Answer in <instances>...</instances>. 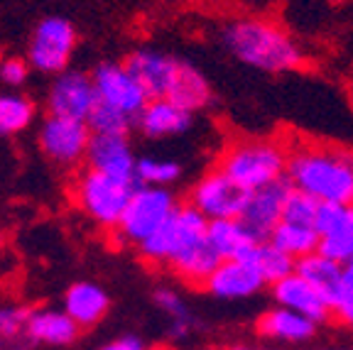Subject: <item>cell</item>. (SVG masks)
Returning <instances> with one entry per match:
<instances>
[{"label": "cell", "mask_w": 353, "mask_h": 350, "mask_svg": "<svg viewBox=\"0 0 353 350\" xmlns=\"http://www.w3.org/2000/svg\"><path fill=\"white\" fill-rule=\"evenodd\" d=\"M219 42L236 61L263 74H292L307 64V52L292 32L268 17H228L219 25Z\"/></svg>", "instance_id": "cell-1"}, {"label": "cell", "mask_w": 353, "mask_h": 350, "mask_svg": "<svg viewBox=\"0 0 353 350\" xmlns=\"http://www.w3.org/2000/svg\"><path fill=\"white\" fill-rule=\"evenodd\" d=\"M287 181L319 203H353V150L309 140L287 143Z\"/></svg>", "instance_id": "cell-2"}, {"label": "cell", "mask_w": 353, "mask_h": 350, "mask_svg": "<svg viewBox=\"0 0 353 350\" xmlns=\"http://www.w3.org/2000/svg\"><path fill=\"white\" fill-rule=\"evenodd\" d=\"M216 167L245 192H258L287 176V143L255 137L233 140L221 150Z\"/></svg>", "instance_id": "cell-3"}, {"label": "cell", "mask_w": 353, "mask_h": 350, "mask_svg": "<svg viewBox=\"0 0 353 350\" xmlns=\"http://www.w3.org/2000/svg\"><path fill=\"white\" fill-rule=\"evenodd\" d=\"M132 189H135V184H130V181L113 179L108 174L83 167L81 172L74 174L69 194H72L74 206L83 218L91 220L96 228L113 233L125 214Z\"/></svg>", "instance_id": "cell-4"}, {"label": "cell", "mask_w": 353, "mask_h": 350, "mask_svg": "<svg viewBox=\"0 0 353 350\" xmlns=\"http://www.w3.org/2000/svg\"><path fill=\"white\" fill-rule=\"evenodd\" d=\"M176 206H179V198L174 196L172 189L135 184L130 201L125 206V214H123L118 228L113 230V238L118 245L138 250L172 218Z\"/></svg>", "instance_id": "cell-5"}, {"label": "cell", "mask_w": 353, "mask_h": 350, "mask_svg": "<svg viewBox=\"0 0 353 350\" xmlns=\"http://www.w3.org/2000/svg\"><path fill=\"white\" fill-rule=\"evenodd\" d=\"M209 220L192 203H179L172 218L138 247V258L150 267H170L179 255L206 240Z\"/></svg>", "instance_id": "cell-6"}, {"label": "cell", "mask_w": 353, "mask_h": 350, "mask_svg": "<svg viewBox=\"0 0 353 350\" xmlns=\"http://www.w3.org/2000/svg\"><path fill=\"white\" fill-rule=\"evenodd\" d=\"M77 47L79 34L72 20H66L64 15H44L30 30L25 59L30 61L32 72L42 76H57L72 69Z\"/></svg>", "instance_id": "cell-7"}, {"label": "cell", "mask_w": 353, "mask_h": 350, "mask_svg": "<svg viewBox=\"0 0 353 350\" xmlns=\"http://www.w3.org/2000/svg\"><path fill=\"white\" fill-rule=\"evenodd\" d=\"M91 137L94 132L88 123L59 118V115H44L37 127L39 152L59 169H79L81 165H86Z\"/></svg>", "instance_id": "cell-8"}, {"label": "cell", "mask_w": 353, "mask_h": 350, "mask_svg": "<svg viewBox=\"0 0 353 350\" xmlns=\"http://www.w3.org/2000/svg\"><path fill=\"white\" fill-rule=\"evenodd\" d=\"M248 196L250 192L236 184L226 172L214 167L192 184L187 203H192L206 220H228L241 218Z\"/></svg>", "instance_id": "cell-9"}, {"label": "cell", "mask_w": 353, "mask_h": 350, "mask_svg": "<svg viewBox=\"0 0 353 350\" xmlns=\"http://www.w3.org/2000/svg\"><path fill=\"white\" fill-rule=\"evenodd\" d=\"M96 105H99V96H96L94 76L81 69H66L52 76L47 93H44L47 115L88 123Z\"/></svg>", "instance_id": "cell-10"}, {"label": "cell", "mask_w": 353, "mask_h": 350, "mask_svg": "<svg viewBox=\"0 0 353 350\" xmlns=\"http://www.w3.org/2000/svg\"><path fill=\"white\" fill-rule=\"evenodd\" d=\"M94 86L99 103L108 105V108L118 110L132 123H138V115L148 105V93L140 86V81L132 76L125 61H101L94 72Z\"/></svg>", "instance_id": "cell-11"}, {"label": "cell", "mask_w": 353, "mask_h": 350, "mask_svg": "<svg viewBox=\"0 0 353 350\" xmlns=\"http://www.w3.org/2000/svg\"><path fill=\"white\" fill-rule=\"evenodd\" d=\"M132 76L138 79L145 88L148 99H172L176 91V83L187 69V59L172 56L154 47H140L130 52L125 59Z\"/></svg>", "instance_id": "cell-12"}, {"label": "cell", "mask_w": 353, "mask_h": 350, "mask_svg": "<svg viewBox=\"0 0 353 350\" xmlns=\"http://www.w3.org/2000/svg\"><path fill=\"white\" fill-rule=\"evenodd\" d=\"M138 159L140 157H135V150H132L128 135H94L83 167L135 184Z\"/></svg>", "instance_id": "cell-13"}, {"label": "cell", "mask_w": 353, "mask_h": 350, "mask_svg": "<svg viewBox=\"0 0 353 350\" xmlns=\"http://www.w3.org/2000/svg\"><path fill=\"white\" fill-rule=\"evenodd\" d=\"M290 181L282 179L277 184L263 186L258 192H250L245 211L241 216V223L248 228V233L255 240H268L270 233L282 223L285 216V201L290 194Z\"/></svg>", "instance_id": "cell-14"}, {"label": "cell", "mask_w": 353, "mask_h": 350, "mask_svg": "<svg viewBox=\"0 0 353 350\" xmlns=\"http://www.w3.org/2000/svg\"><path fill=\"white\" fill-rule=\"evenodd\" d=\"M314 230L319 233L321 255L341 265L353 258V203L351 206L321 203Z\"/></svg>", "instance_id": "cell-15"}, {"label": "cell", "mask_w": 353, "mask_h": 350, "mask_svg": "<svg viewBox=\"0 0 353 350\" xmlns=\"http://www.w3.org/2000/svg\"><path fill=\"white\" fill-rule=\"evenodd\" d=\"M265 287L268 282L253 265L245 260H223L204 285V291L221 301H245L258 296Z\"/></svg>", "instance_id": "cell-16"}, {"label": "cell", "mask_w": 353, "mask_h": 350, "mask_svg": "<svg viewBox=\"0 0 353 350\" xmlns=\"http://www.w3.org/2000/svg\"><path fill=\"white\" fill-rule=\"evenodd\" d=\"M272 299L277 307L292 309L314 323H324L334 316V301L297 272L272 285Z\"/></svg>", "instance_id": "cell-17"}, {"label": "cell", "mask_w": 353, "mask_h": 350, "mask_svg": "<svg viewBox=\"0 0 353 350\" xmlns=\"http://www.w3.org/2000/svg\"><path fill=\"white\" fill-rule=\"evenodd\" d=\"M319 323L312 318L302 316V313L292 311L285 307H270L265 309L255 321V333L263 338L265 343H280V345H302L316 336Z\"/></svg>", "instance_id": "cell-18"}, {"label": "cell", "mask_w": 353, "mask_h": 350, "mask_svg": "<svg viewBox=\"0 0 353 350\" xmlns=\"http://www.w3.org/2000/svg\"><path fill=\"white\" fill-rule=\"evenodd\" d=\"M194 125V113L187 108L176 105L170 99H150L143 113L138 115V127L140 135L148 140H167V137H179L189 132Z\"/></svg>", "instance_id": "cell-19"}, {"label": "cell", "mask_w": 353, "mask_h": 350, "mask_svg": "<svg viewBox=\"0 0 353 350\" xmlns=\"http://www.w3.org/2000/svg\"><path fill=\"white\" fill-rule=\"evenodd\" d=\"M79 329L74 318L64 309L37 307L28 313V336L32 345H47V348H66L79 338Z\"/></svg>", "instance_id": "cell-20"}, {"label": "cell", "mask_w": 353, "mask_h": 350, "mask_svg": "<svg viewBox=\"0 0 353 350\" xmlns=\"http://www.w3.org/2000/svg\"><path fill=\"white\" fill-rule=\"evenodd\" d=\"M61 309L74 318L79 329H94V326H99L108 316L110 296L101 285L83 279V282H74L64 291Z\"/></svg>", "instance_id": "cell-21"}, {"label": "cell", "mask_w": 353, "mask_h": 350, "mask_svg": "<svg viewBox=\"0 0 353 350\" xmlns=\"http://www.w3.org/2000/svg\"><path fill=\"white\" fill-rule=\"evenodd\" d=\"M221 262H223V260L219 258V252L211 247L209 238H206L204 243H199L192 250L179 255L167 269H170L182 285L194 287V289H204V285L209 282V277L214 274V269L219 267Z\"/></svg>", "instance_id": "cell-22"}, {"label": "cell", "mask_w": 353, "mask_h": 350, "mask_svg": "<svg viewBox=\"0 0 353 350\" xmlns=\"http://www.w3.org/2000/svg\"><path fill=\"white\" fill-rule=\"evenodd\" d=\"M37 118V105L22 91H0V140L22 135Z\"/></svg>", "instance_id": "cell-23"}, {"label": "cell", "mask_w": 353, "mask_h": 350, "mask_svg": "<svg viewBox=\"0 0 353 350\" xmlns=\"http://www.w3.org/2000/svg\"><path fill=\"white\" fill-rule=\"evenodd\" d=\"M209 238L211 247L219 252L221 260H241L250 250L253 243H258L248 233V228L241 223V218L228 220H209Z\"/></svg>", "instance_id": "cell-24"}, {"label": "cell", "mask_w": 353, "mask_h": 350, "mask_svg": "<svg viewBox=\"0 0 353 350\" xmlns=\"http://www.w3.org/2000/svg\"><path fill=\"white\" fill-rule=\"evenodd\" d=\"M294 272L302 274V277L307 279V282H312L316 289L324 291L331 301H336V296L346 289V287H343L341 262L326 258V255H321V252H314V255L299 260Z\"/></svg>", "instance_id": "cell-25"}, {"label": "cell", "mask_w": 353, "mask_h": 350, "mask_svg": "<svg viewBox=\"0 0 353 350\" xmlns=\"http://www.w3.org/2000/svg\"><path fill=\"white\" fill-rule=\"evenodd\" d=\"M268 240H270L277 250L285 252L287 258H292L294 262H299V260L319 252V233H316L312 225L282 220V223L270 233Z\"/></svg>", "instance_id": "cell-26"}, {"label": "cell", "mask_w": 353, "mask_h": 350, "mask_svg": "<svg viewBox=\"0 0 353 350\" xmlns=\"http://www.w3.org/2000/svg\"><path fill=\"white\" fill-rule=\"evenodd\" d=\"M154 307L160 309L162 316L170 323V333L174 338H187L189 333H194L196 329V316L189 309L187 299H184L174 287H157L152 291Z\"/></svg>", "instance_id": "cell-27"}, {"label": "cell", "mask_w": 353, "mask_h": 350, "mask_svg": "<svg viewBox=\"0 0 353 350\" xmlns=\"http://www.w3.org/2000/svg\"><path fill=\"white\" fill-rule=\"evenodd\" d=\"M241 260H245L248 265H253V267L263 274V279L270 287L277 285L280 279L290 277V274L294 272V267H297V262H294L292 258H287L282 250H277L270 240L253 243V245H250V250L245 252Z\"/></svg>", "instance_id": "cell-28"}, {"label": "cell", "mask_w": 353, "mask_h": 350, "mask_svg": "<svg viewBox=\"0 0 353 350\" xmlns=\"http://www.w3.org/2000/svg\"><path fill=\"white\" fill-rule=\"evenodd\" d=\"M184 167L182 162L170 157H145L138 159V169H135V184L143 186H157V189H172L176 181H182Z\"/></svg>", "instance_id": "cell-29"}, {"label": "cell", "mask_w": 353, "mask_h": 350, "mask_svg": "<svg viewBox=\"0 0 353 350\" xmlns=\"http://www.w3.org/2000/svg\"><path fill=\"white\" fill-rule=\"evenodd\" d=\"M28 313L22 307H0V350H28Z\"/></svg>", "instance_id": "cell-30"}, {"label": "cell", "mask_w": 353, "mask_h": 350, "mask_svg": "<svg viewBox=\"0 0 353 350\" xmlns=\"http://www.w3.org/2000/svg\"><path fill=\"white\" fill-rule=\"evenodd\" d=\"M88 127H91L94 135H128L135 127V123L123 113H118V110L99 103L94 113H91V118H88Z\"/></svg>", "instance_id": "cell-31"}, {"label": "cell", "mask_w": 353, "mask_h": 350, "mask_svg": "<svg viewBox=\"0 0 353 350\" xmlns=\"http://www.w3.org/2000/svg\"><path fill=\"white\" fill-rule=\"evenodd\" d=\"M319 206L321 203L316 201L314 196H309V194H304V192H297V189H290L287 201H285V216H282V220L312 225V228H314Z\"/></svg>", "instance_id": "cell-32"}, {"label": "cell", "mask_w": 353, "mask_h": 350, "mask_svg": "<svg viewBox=\"0 0 353 350\" xmlns=\"http://www.w3.org/2000/svg\"><path fill=\"white\" fill-rule=\"evenodd\" d=\"M32 66L25 56L17 54H6L0 56V83L6 91H22L25 83L30 81Z\"/></svg>", "instance_id": "cell-33"}, {"label": "cell", "mask_w": 353, "mask_h": 350, "mask_svg": "<svg viewBox=\"0 0 353 350\" xmlns=\"http://www.w3.org/2000/svg\"><path fill=\"white\" fill-rule=\"evenodd\" d=\"M334 316L353 331V289H343L334 301Z\"/></svg>", "instance_id": "cell-34"}, {"label": "cell", "mask_w": 353, "mask_h": 350, "mask_svg": "<svg viewBox=\"0 0 353 350\" xmlns=\"http://www.w3.org/2000/svg\"><path fill=\"white\" fill-rule=\"evenodd\" d=\"M96 350H145V345L135 336H121V338H113L108 343L99 345Z\"/></svg>", "instance_id": "cell-35"}, {"label": "cell", "mask_w": 353, "mask_h": 350, "mask_svg": "<svg viewBox=\"0 0 353 350\" xmlns=\"http://www.w3.org/2000/svg\"><path fill=\"white\" fill-rule=\"evenodd\" d=\"M228 350H277L272 343H253V340H245V343H236V345H231Z\"/></svg>", "instance_id": "cell-36"}, {"label": "cell", "mask_w": 353, "mask_h": 350, "mask_svg": "<svg viewBox=\"0 0 353 350\" xmlns=\"http://www.w3.org/2000/svg\"><path fill=\"white\" fill-rule=\"evenodd\" d=\"M341 267H343V287H346V289H353V258L346 260Z\"/></svg>", "instance_id": "cell-37"}, {"label": "cell", "mask_w": 353, "mask_h": 350, "mask_svg": "<svg viewBox=\"0 0 353 350\" xmlns=\"http://www.w3.org/2000/svg\"><path fill=\"white\" fill-rule=\"evenodd\" d=\"M316 350H353L348 345H326V348H316Z\"/></svg>", "instance_id": "cell-38"}, {"label": "cell", "mask_w": 353, "mask_h": 350, "mask_svg": "<svg viewBox=\"0 0 353 350\" xmlns=\"http://www.w3.org/2000/svg\"><path fill=\"white\" fill-rule=\"evenodd\" d=\"M145 350H172L170 345H145Z\"/></svg>", "instance_id": "cell-39"}]
</instances>
